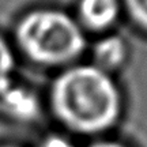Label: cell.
<instances>
[{
	"label": "cell",
	"instance_id": "7",
	"mask_svg": "<svg viewBox=\"0 0 147 147\" xmlns=\"http://www.w3.org/2000/svg\"><path fill=\"white\" fill-rule=\"evenodd\" d=\"M121 4L129 21L140 32L147 33V0H121Z\"/></svg>",
	"mask_w": 147,
	"mask_h": 147
},
{
	"label": "cell",
	"instance_id": "9",
	"mask_svg": "<svg viewBox=\"0 0 147 147\" xmlns=\"http://www.w3.org/2000/svg\"><path fill=\"white\" fill-rule=\"evenodd\" d=\"M87 147H127L123 143L115 142V140H98V142L91 143Z\"/></svg>",
	"mask_w": 147,
	"mask_h": 147
},
{
	"label": "cell",
	"instance_id": "1",
	"mask_svg": "<svg viewBox=\"0 0 147 147\" xmlns=\"http://www.w3.org/2000/svg\"><path fill=\"white\" fill-rule=\"evenodd\" d=\"M48 98L55 119L79 135H100L115 127L124 104L115 76L90 61L61 69L51 83Z\"/></svg>",
	"mask_w": 147,
	"mask_h": 147
},
{
	"label": "cell",
	"instance_id": "8",
	"mask_svg": "<svg viewBox=\"0 0 147 147\" xmlns=\"http://www.w3.org/2000/svg\"><path fill=\"white\" fill-rule=\"evenodd\" d=\"M37 147H78L75 143L60 134H51L42 139Z\"/></svg>",
	"mask_w": 147,
	"mask_h": 147
},
{
	"label": "cell",
	"instance_id": "2",
	"mask_svg": "<svg viewBox=\"0 0 147 147\" xmlns=\"http://www.w3.org/2000/svg\"><path fill=\"white\" fill-rule=\"evenodd\" d=\"M16 48L32 63L65 68L87 51V37L72 14L55 7H40L22 15L14 30Z\"/></svg>",
	"mask_w": 147,
	"mask_h": 147
},
{
	"label": "cell",
	"instance_id": "6",
	"mask_svg": "<svg viewBox=\"0 0 147 147\" xmlns=\"http://www.w3.org/2000/svg\"><path fill=\"white\" fill-rule=\"evenodd\" d=\"M16 67L15 53L11 45L0 36V95L14 83Z\"/></svg>",
	"mask_w": 147,
	"mask_h": 147
},
{
	"label": "cell",
	"instance_id": "5",
	"mask_svg": "<svg viewBox=\"0 0 147 147\" xmlns=\"http://www.w3.org/2000/svg\"><path fill=\"white\" fill-rule=\"evenodd\" d=\"M0 109L10 119L22 123H30L38 119L41 104L33 91L12 83L0 95Z\"/></svg>",
	"mask_w": 147,
	"mask_h": 147
},
{
	"label": "cell",
	"instance_id": "10",
	"mask_svg": "<svg viewBox=\"0 0 147 147\" xmlns=\"http://www.w3.org/2000/svg\"><path fill=\"white\" fill-rule=\"evenodd\" d=\"M0 147H16V146H11V144H3V146H0Z\"/></svg>",
	"mask_w": 147,
	"mask_h": 147
},
{
	"label": "cell",
	"instance_id": "3",
	"mask_svg": "<svg viewBox=\"0 0 147 147\" xmlns=\"http://www.w3.org/2000/svg\"><path fill=\"white\" fill-rule=\"evenodd\" d=\"M123 12L121 0H78L74 16L86 34L102 36L110 33Z\"/></svg>",
	"mask_w": 147,
	"mask_h": 147
},
{
	"label": "cell",
	"instance_id": "4",
	"mask_svg": "<svg viewBox=\"0 0 147 147\" xmlns=\"http://www.w3.org/2000/svg\"><path fill=\"white\" fill-rule=\"evenodd\" d=\"M129 49L127 41L119 34L106 33L93 44L90 56V63L108 74L117 72L125 65L128 60Z\"/></svg>",
	"mask_w": 147,
	"mask_h": 147
}]
</instances>
